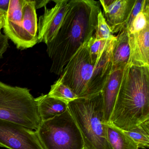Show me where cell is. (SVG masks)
I'll list each match as a JSON object with an SVG mask.
<instances>
[{
    "instance_id": "1",
    "label": "cell",
    "mask_w": 149,
    "mask_h": 149,
    "mask_svg": "<svg viewBox=\"0 0 149 149\" xmlns=\"http://www.w3.org/2000/svg\"><path fill=\"white\" fill-rule=\"evenodd\" d=\"M101 11L99 1H69L61 26L55 37L47 45V52L52 62L50 73L61 75L72 56L93 37Z\"/></svg>"
},
{
    "instance_id": "2",
    "label": "cell",
    "mask_w": 149,
    "mask_h": 149,
    "mask_svg": "<svg viewBox=\"0 0 149 149\" xmlns=\"http://www.w3.org/2000/svg\"><path fill=\"white\" fill-rule=\"evenodd\" d=\"M149 119V66H128L109 123L129 131Z\"/></svg>"
},
{
    "instance_id": "3",
    "label": "cell",
    "mask_w": 149,
    "mask_h": 149,
    "mask_svg": "<svg viewBox=\"0 0 149 149\" xmlns=\"http://www.w3.org/2000/svg\"><path fill=\"white\" fill-rule=\"evenodd\" d=\"M116 36L98 62L92 61L87 43L65 66L60 79L78 98H88L102 91L111 72V56Z\"/></svg>"
},
{
    "instance_id": "4",
    "label": "cell",
    "mask_w": 149,
    "mask_h": 149,
    "mask_svg": "<svg viewBox=\"0 0 149 149\" xmlns=\"http://www.w3.org/2000/svg\"><path fill=\"white\" fill-rule=\"evenodd\" d=\"M78 126L84 149H113L109 143L102 92L88 98H78L68 104Z\"/></svg>"
},
{
    "instance_id": "5",
    "label": "cell",
    "mask_w": 149,
    "mask_h": 149,
    "mask_svg": "<svg viewBox=\"0 0 149 149\" xmlns=\"http://www.w3.org/2000/svg\"><path fill=\"white\" fill-rule=\"evenodd\" d=\"M0 119L14 122L36 131L41 120L34 97L27 88L0 81Z\"/></svg>"
},
{
    "instance_id": "6",
    "label": "cell",
    "mask_w": 149,
    "mask_h": 149,
    "mask_svg": "<svg viewBox=\"0 0 149 149\" xmlns=\"http://www.w3.org/2000/svg\"><path fill=\"white\" fill-rule=\"evenodd\" d=\"M35 131L44 149H84L81 134L68 109L42 121Z\"/></svg>"
},
{
    "instance_id": "7",
    "label": "cell",
    "mask_w": 149,
    "mask_h": 149,
    "mask_svg": "<svg viewBox=\"0 0 149 149\" xmlns=\"http://www.w3.org/2000/svg\"><path fill=\"white\" fill-rule=\"evenodd\" d=\"M0 146L8 149H44L35 131L0 119Z\"/></svg>"
},
{
    "instance_id": "8",
    "label": "cell",
    "mask_w": 149,
    "mask_h": 149,
    "mask_svg": "<svg viewBox=\"0 0 149 149\" xmlns=\"http://www.w3.org/2000/svg\"><path fill=\"white\" fill-rule=\"evenodd\" d=\"M5 35L20 50L35 46L38 39L30 36L24 30L22 23V0H10L3 27Z\"/></svg>"
},
{
    "instance_id": "9",
    "label": "cell",
    "mask_w": 149,
    "mask_h": 149,
    "mask_svg": "<svg viewBox=\"0 0 149 149\" xmlns=\"http://www.w3.org/2000/svg\"><path fill=\"white\" fill-rule=\"evenodd\" d=\"M69 0L53 1L55 5L51 8H44V13L38 23V43L48 44L57 34L68 8Z\"/></svg>"
},
{
    "instance_id": "10",
    "label": "cell",
    "mask_w": 149,
    "mask_h": 149,
    "mask_svg": "<svg viewBox=\"0 0 149 149\" xmlns=\"http://www.w3.org/2000/svg\"><path fill=\"white\" fill-rule=\"evenodd\" d=\"M136 0H100L104 16L112 34L118 33L125 26Z\"/></svg>"
},
{
    "instance_id": "11",
    "label": "cell",
    "mask_w": 149,
    "mask_h": 149,
    "mask_svg": "<svg viewBox=\"0 0 149 149\" xmlns=\"http://www.w3.org/2000/svg\"><path fill=\"white\" fill-rule=\"evenodd\" d=\"M128 66H149V26L140 32L129 34Z\"/></svg>"
},
{
    "instance_id": "12",
    "label": "cell",
    "mask_w": 149,
    "mask_h": 149,
    "mask_svg": "<svg viewBox=\"0 0 149 149\" xmlns=\"http://www.w3.org/2000/svg\"><path fill=\"white\" fill-rule=\"evenodd\" d=\"M124 70H119L111 71L101 91L104 116L105 122L107 124L110 123L111 117L123 80Z\"/></svg>"
},
{
    "instance_id": "13",
    "label": "cell",
    "mask_w": 149,
    "mask_h": 149,
    "mask_svg": "<svg viewBox=\"0 0 149 149\" xmlns=\"http://www.w3.org/2000/svg\"><path fill=\"white\" fill-rule=\"evenodd\" d=\"M130 56L128 32L124 28L116 36L111 56V71L125 70L129 65Z\"/></svg>"
},
{
    "instance_id": "14",
    "label": "cell",
    "mask_w": 149,
    "mask_h": 149,
    "mask_svg": "<svg viewBox=\"0 0 149 149\" xmlns=\"http://www.w3.org/2000/svg\"><path fill=\"white\" fill-rule=\"evenodd\" d=\"M35 99L41 122L61 115L68 109V104L48 94L41 95Z\"/></svg>"
},
{
    "instance_id": "15",
    "label": "cell",
    "mask_w": 149,
    "mask_h": 149,
    "mask_svg": "<svg viewBox=\"0 0 149 149\" xmlns=\"http://www.w3.org/2000/svg\"><path fill=\"white\" fill-rule=\"evenodd\" d=\"M107 135L109 143L113 149H139L132 139L112 124H107Z\"/></svg>"
},
{
    "instance_id": "16",
    "label": "cell",
    "mask_w": 149,
    "mask_h": 149,
    "mask_svg": "<svg viewBox=\"0 0 149 149\" xmlns=\"http://www.w3.org/2000/svg\"><path fill=\"white\" fill-rule=\"evenodd\" d=\"M22 23L24 30L38 39V22L35 0H22Z\"/></svg>"
},
{
    "instance_id": "17",
    "label": "cell",
    "mask_w": 149,
    "mask_h": 149,
    "mask_svg": "<svg viewBox=\"0 0 149 149\" xmlns=\"http://www.w3.org/2000/svg\"><path fill=\"white\" fill-rule=\"evenodd\" d=\"M123 131L133 139L138 146L139 149L149 148V119L132 130Z\"/></svg>"
},
{
    "instance_id": "18",
    "label": "cell",
    "mask_w": 149,
    "mask_h": 149,
    "mask_svg": "<svg viewBox=\"0 0 149 149\" xmlns=\"http://www.w3.org/2000/svg\"><path fill=\"white\" fill-rule=\"evenodd\" d=\"M48 95L51 97L59 99L68 104L78 98L76 95L68 87L63 84L60 78L51 85Z\"/></svg>"
},
{
    "instance_id": "19",
    "label": "cell",
    "mask_w": 149,
    "mask_h": 149,
    "mask_svg": "<svg viewBox=\"0 0 149 149\" xmlns=\"http://www.w3.org/2000/svg\"><path fill=\"white\" fill-rule=\"evenodd\" d=\"M148 26H149V1L145 0L141 12L126 29L128 34H132L139 33Z\"/></svg>"
},
{
    "instance_id": "20",
    "label": "cell",
    "mask_w": 149,
    "mask_h": 149,
    "mask_svg": "<svg viewBox=\"0 0 149 149\" xmlns=\"http://www.w3.org/2000/svg\"><path fill=\"white\" fill-rule=\"evenodd\" d=\"M115 37L109 40H97L94 36L91 38L87 45L92 61L98 62L100 61L106 48Z\"/></svg>"
},
{
    "instance_id": "21",
    "label": "cell",
    "mask_w": 149,
    "mask_h": 149,
    "mask_svg": "<svg viewBox=\"0 0 149 149\" xmlns=\"http://www.w3.org/2000/svg\"><path fill=\"white\" fill-rule=\"evenodd\" d=\"M94 36L97 40H106L113 39L115 36L107 24L102 11L97 16V25Z\"/></svg>"
},
{
    "instance_id": "22",
    "label": "cell",
    "mask_w": 149,
    "mask_h": 149,
    "mask_svg": "<svg viewBox=\"0 0 149 149\" xmlns=\"http://www.w3.org/2000/svg\"><path fill=\"white\" fill-rule=\"evenodd\" d=\"M9 47L8 39L5 35L0 33V60Z\"/></svg>"
},
{
    "instance_id": "23",
    "label": "cell",
    "mask_w": 149,
    "mask_h": 149,
    "mask_svg": "<svg viewBox=\"0 0 149 149\" xmlns=\"http://www.w3.org/2000/svg\"><path fill=\"white\" fill-rule=\"evenodd\" d=\"M35 6L36 9L45 8L47 7V5L50 2V0H35Z\"/></svg>"
},
{
    "instance_id": "24",
    "label": "cell",
    "mask_w": 149,
    "mask_h": 149,
    "mask_svg": "<svg viewBox=\"0 0 149 149\" xmlns=\"http://www.w3.org/2000/svg\"><path fill=\"white\" fill-rule=\"evenodd\" d=\"M10 0L0 1V10L6 13L9 6Z\"/></svg>"
},
{
    "instance_id": "25",
    "label": "cell",
    "mask_w": 149,
    "mask_h": 149,
    "mask_svg": "<svg viewBox=\"0 0 149 149\" xmlns=\"http://www.w3.org/2000/svg\"><path fill=\"white\" fill-rule=\"evenodd\" d=\"M6 14V12H4L2 10L0 11V33H1V31L3 29Z\"/></svg>"
},
{
    "instance_id": "26",
    "label": "cell",
    "mask_w": 149,
    "mask_h": 149,
    "mask_svg": "<svg viewBox=\"0 0 149 149\" xmlns=\"http://www.w3.org/2000/svg\"><path fill=\"white\" fill-rule=\"evenodd\" d=\"M1 10H0V11H1Z\"/></svg>"
}]
</instances>
